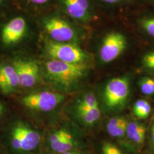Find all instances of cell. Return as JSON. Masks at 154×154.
Wrapping results in <instances>:
<instances>
[{
    "label": "cell",
    "instance_id": "obj_1",
    "mask_svg": "<svg viewBox=\"0 0 154 154\" xmlns=\"http://www.w3.org/2000/svg\"><path fill=\"white\" fill-rule=\"evenodd\" d=\"M87 69L83 63H71L53 60L46 63L48 76L55 82L68 86L82 77Z\"/></svg>",
    "mask_w": 154,
    "mask_h": 154
},
{
    "label": "cell",
    "instance_id": "obj_2",
    "mask_svg": "<svg viewBox=\"0 0 154 154\" xmlns=\"http://www.w3.org/2000/svg\"><path fill=\"white\" fill-rule=\"evenodd\" d=\"M41 137L38 132L24 126H18L11 132V146L16 154H29L38 147Z\"/></svg>",
    "mask_w": 154,
    "mask_h": 154
},
{
    "label": "cell",
    "instance_id": "obj_3",
    "mask_svg": "<svg viewBox=\"0 0 154 154\" xmlns=\"http://www.w3.org/2000/svg\"><path fill=\"white\" fill-rule=\"evenodd\" d=\"M46 50L53 60L67 63H81L87 58L86 54L75 45L48 42Z\"/></svg>",
    "mask_w": 154,
    "mask_h": 154
},
{
    "label": "cell",
    "instance_id": "obj_4",
    "mask_svg": "<svg viewBox=\"0 0 154 154\" xmlns=\"http://www.w3.org/2000/svg\"><path fill=\"white\" fill-rule=\"evenodd\" d=\"M129 94V84L126 78H116L111 79L106 86L105 100L110 108L122 105Z\"/></svg>",
    "mask_w": 154,
    "mask_h": 154
},
{
    "label": "cell",
    "instance_id": "obj_5",
    "mask_svg": "<svg viewBox=\"0 0 154 154\" xmlns=\"http://www.w3.org/2000/svg\"><path fill=\"white\" fill-rule=\"evenodd\" d=\"M126 39L124 35L112 32L105 37L100 49V57L105 63L115 60L126 48Z\"/></svg>",
    "mask_w": 154,
    "mask_h": 154
},
{
    "label": "cell",
    "instance_id": "obj_6",
    "mask_svg": "<svg viewBox=\"0 0 154 154\" xmlns=\"http://www.w3.org/2000/svg\"><path fill=\"white\" fill-rule=\"evenodd\" d=\"M63 96L49 91L33 94L24 97L22 102L33 110L48 112L54 109L63 100Z\"/></svg>",
    "mask_w": 154,
    "mask_h": 154
},
{
    "label": "cell",
    "instance_id": "obj_7",
    "mask_svg": "<svg viewBox=\"0 0 154 154\" xmlns=\"http://www.w3.org/2000/svg\"><path fill=\"white\" fill-rule=\"evenodd\" d=\"M13 67L17 72L19 86L23 88H31L38 80L39 67L33 61L16 60L13 61Z\"/></svg>",
    "mask_w": 154,
    "mask_h": 154
},
{
    "label": "cell",
    "instance_id": "obj_8",
    "mask_svg": "<svg viewBox=\"0 0 154 154\" xmlns=\"http://www.w3.org/2000/svg\"><path fill=\"white\" fill-rule=\"evenodd\" d=\"M45 28L51 37L58 42L71 41L76 36L73 28L60 18L48 19L45 21Z\"/></svg>",
    "mask_w": 154,
    "mask_h": 154
},
{
    "label": "cell",
    "instance_id": "obj_9",
    "mask_svg": "<svg viewBox=\"0 0 154 154\" xmlns=\"http://www.w3.org/2000/svg\"><path fill=\"white\" fill-rule=\"evenodd\" d=\"M26 30V23L23 18L18 17L8 22L2 31V40L6 45L16 43L22 39Z\"/></svg>",
    "mask_w": 154,
    "mask_h": 154
},
{
    "label": "cell",
    "instance_id": "obj_10",
    "mask_svg": "<svg viewBox=\"0 0 154 154\" xmlns=\"http://www.w3.org/2000/svg\"><path fill=\"white\" fill-rule=\"evenodd\" d=\"M48 142L50 149L60 154L74 149L76 146V143L72 135L63 130L51 134Z\"/></svg>",
    "mask_w": 154,
    "mask_h": 154
},
{
    "label": "cell",
    "instance_id": "obj_11",
    "mask_svg": "<svg viewBox=\"0 0 154 154\" xmlns=\"http://www.w3.org/2000/svg\"><path fill=\"white\" fill-rule=\"evenodd\" d=\"M18 86V78L13 66H0V90L4 93H11Z\"/></svg>",
    "mask_w": 154,
    "mask_h": 154
},
{
    "label": "cell",
    "instance_id": "obj_12",
    "mask_svg": "<svg viewBox=\"0 0 154 154\" xmlns=\"http://www.w3.org/2000/svg\"><path fill=\"white\" fill-rule=\"evenodd\" d=\"M68 14L74 18L86 21L89 17L88 0H63Z\"/></svg>",
    "mask_w": 154,
    "mask_h": 154
},
{
    "label": "cell",
    "instance_id": "obj_13",
    "mask_svg": "<svg viewBox=\"0 0 154 154\" xmlns=\"http://www.w3.org/2000/svg\"><path fill=\"white\" fill-rule=\"evenodd\" d=\"M128 122L122 116H116L111 118L107 123V130L112 137L121 138L126 133Z\"/></svg>",
    "mask_w": 154,
    "mask_h": 154
},
{
    "label": "cell",
    "instance_id": "obj_14",
    "mask_svg": "<svg viewBox=\"0 0 154 154\" xmlns=\"http://www.w3.org/2000/svg\"><path fill=\"white\" fill-rule=\"evenodd\" d=\"M126 133L130 139L137 144H141L144 141L146 128L138 122H132L128 123Z\"/></svg>",
    "mask_w": 154,
    "mask_h": 154
},
{
    "label": "cell",
    "instance_id": "obj_15",
    "mask_svg": "<svg viewBox=\"0 0 154 154\" xmlns=\"http://www.w3.org/2000/svg\"><path fill=\"white\" fill-rule=\"evenodd\" d=\"M78 112L83 121L88 125L93 124L99 119L100 116V111L98 107L79 110Z\"/></svg>",
    "mask_w": 154,
    "mask_h": 154
},
{
    "label": "cell",
    "instance_id": "obj_16",
    "mask_svg": "<svg viewBox=\"0 0 154 154\" xmlns=\"http://www.w3.org/2000/svg\"><path fill=\"white\" fill-rule=\"evenodd\" d=\"M134 114L140 119H145L148 117L151 111V107L149 102L144 99L137 100L133 107Z\"/></svg>",
    "mask_w": 154,
    "mask_h": 154
},
{
    "label": "cell",
    "instance_id": "obj_17",
    "mask_svg": "<svg viewBox=\"0 0 154 154\" xmlns=\"http://www.w3.org/2000/svg\"><path fill=\"white\" fill-rule=\"evenodd\" d=\"M98 107V103L95 95L92 94H87L81 101L78 106V110L88 109Z\"/></svg>",
    "mask_w": 154,
    "mask_h": 154
},
{
    "label": "cell",
    "instance_id": "obj_18",
    "mask_svg": "<svg viewBox=\"0 0 154 154\" xmlns=\"http://www.w3.org/2000/svg\"><path fill=\"white\" fill-rule=\"evenodd\" d=\"M139 85L142 93L151 95L154 93V80L150 78H143L140 82Z\"/></svg>",
    "mask_w": 154,
    "mask_h": 154
},
{
    "label": "cell",
    "instance_id": "obj_19",
    "mask_svg": "<svg viewBox=\"0 0 154 154\" xmlns=\"http://www.w3.org/2000/svg\"><path fill=\"white\" fill-rule=\"evenodd\" d=\"M141 25L149 35L154 37V17L143 20L141 21Z\"/></svg>",
    "mask_w": 154,
    "mask_h": 154
},
{
    "label": "cell",
    "instance_id": "obj_20",
    "mask_svg": "<svg viewBox=\"0 0 154 154\" xmlns=\"http://www.w3.org/2000/svg\"><path fill=\"white\" fill-rule=\"evenodd\" d=\"M102 151L103 154H123L115 145L110 143H105L103 144Z\"/></svg>",
    "mask_w": 154,
    "mask_h": 154
},
{
    "label": "cell",
    "instance_id": "obj_21",
    "mask_svg": "<svg viewBox=\"0 0 154 154\" xmlns=\"http://www.w3.org/2000/svg\"><path fill=\"white\" fill-rule=\"evenodd\" d=\"M143 64L147 68L154 69V51L149 53L144 56Z\"/></svg>",
    "mask_w": 154,
    "mask_h": 154
},
{
    "label": "cell",
    "instance_id": "obj_22",
    "mask_svg": "<svg viewBox=\"0 0 154 154\" xmlns=\"http://www.w3.org/2000/svg\"><path fill=\"white\" fill-rule=\"evenodd\" d=\"M30 2H32L33 4H44L45 3H46V2L48 1V0H29Z\"/></svg>",
    "mask_w": 154,
    "mask_h": 154
},
{
    "label": "cell",
    "instance_id": "obj_23",
    "mask_svg": "<svg viewBox=\"0 0 154 154\" xmlns=\"http://www.w3.org/2000/svg\"><path fill=\"white\" fill-rule=\"evenodd\" d=\"M83 154L82 152L77 151V150H75V149H72V150H70V151H66L65 152H63L62 154Z\"/></svg>",
    "mask_w": 154,
    "mask_h": 154
},
{
    "label": "cell",
    "instance_id": "obj_24",
    "mask_svg": "<svg viewBox=\"0 0 154 154\" xmlns=\"http://www.w3.org/2000/svg\"><path fill=\"white\" fill-rule=\"evenodd\" d=\"M102 1H104L105 2H107V3L114 4V3H116V2H118L121 1V0H102Z\"/></svg>",
    "mask_w": 154,
    "mask_h": 154
},
{
    "label": "cell",
    "instance_id": "obj_25",
    "mask_svg": "<svg viewBox=\"0 0 154 154\" xmlns=\"http://www.w3.org/2000/svg\"><path fill=\"white\" fill-rule=\"evenodd\" d=\"M151 135H152V139L154 143V123L153 126L152 127V130H151Z\"/></svg>",
    "mask_w": 154,
    "mask_h": 154
},
{
    "label": "cell",
    "instance_id": "obj_26",
    "mask_svg": "<svg viewBox=\"0 0 154 154\" xmlns=\"http://www.w3.org/2000/svg\"><path fill=\"white\" fill-rule=\"evenodd\" d=\"M2 106L0 105V113H1V111H2Z\"/></svg>",
    "mask_w": 154,
    "mask_h": 154
},
{
    "label": "cell",
    "instance_id": "obj_27",
    "mask_svg": "<svg viewBox=\"0 0 154 154\" xmlns=\"http://www.w3.org/2000/svg\"><path fill=\"white\" fill-rule=\"evenodd\" d=\"M1 0H0V3H1Z\"/></svg>",
    "mask_w": 154,
    "mask_h": 154
},
{
    "label": "cell",
    "instance_id": "obj_28",
    "mask_svg": "<svg viewBox=\"0 0 154 154\" xmlns=\"http://www.w3.org/2000/svg\"></svg>",
    "mask_w": 154,
    "mask_h": 154
}]
</instances>
